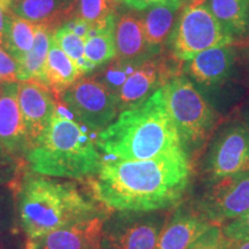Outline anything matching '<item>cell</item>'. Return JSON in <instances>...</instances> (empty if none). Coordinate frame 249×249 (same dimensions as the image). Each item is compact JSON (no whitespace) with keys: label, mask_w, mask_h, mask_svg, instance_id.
<instances>
[{"label":"cell","mask_w":249,"mask_h":249,"mask_svg":"<svg viewBox=\"0 0 249 249\" xmlns=\"http://www.w3.org/2000/svg\"><path fill=\"white\" fill-rule=\"evenodd\" d=\"M116 18L114 14L92 23V29L86 38L85 55L95 67L102 66L117 57Z\"/></svg>","instance_id":"cell-21"},{"label":"cell","mask_w":249,"mask_h":249,"mask_svg":"<svg viewBox=\"0 0 249 249\" xmlns=\"http://www.w3.org/2000/svg\"><path fill=\"white\" fill-rule=\"evenodd\" d=\"M17 223V203L13 189L0 185V235L15 231Z\"/></svg>","instance_id":"cell-29"},{"label":"cell","mask_w":249,"mask_h":249,"mask_svg":"<svg viewBox=\"0 0 249 249\" xmlns=\"http://www.w3.org/2000/svg\"><path fill=\"white\" fill-rule=\"evenodd\" d=\"M224 245L225 249H249V236L224 234Z\"/></svg>","instance_id":"cell-37"},{"label":"cell","mask_w":249,"mask_h":249,"mask_svg":"<svg viewBox=\"0 0 249 249\" xmlns=\"http://www.w3.org/2000/svg\"><path fill=\"white\" fill-rule=\"evenodd\" d=\"M102 249H107V248H104V247H103V248H102Z\"/></svg>","instance_id":"cell-43"},{"label":"cell","mask_w":249,"mask_h":249,"mask_svg":"<svg viewBox=\"0 0 249 249\" xmlns=\"http://www.w3.org/2000/svg\"><path fill=\"white\" fill-rule=\"evenodd\" d=\"M0 144L17 156L27 151V135L17 82L5 83L0 92Z\"/></svg>","instance_id":"cell-16"},{"label":"cell","mask_w":249,"mask_h":249,"mask_svg":"<svg viewBox=\"0 0 249 249\" xmlns=\"http://www.w3.org/2000/svg\"><path fill=\"white\" fill-rule=\"evenodd\" d=\"M12 5H13V0H0V46L2 44L9 18L13 14Z\"/></svg>","instance_id":"cell-35"},{"label":"cell","mask_w":249,"mask_h":249,"mask_svg":"<svg viewBox=\"0 0 249 249\" xmlns=\"http://www.w3.org/2000/svg\"><path fill=\"white\" fill-rule=\"evenodd\" d=\"M245 124L247 126V128L249 130V107L247 110L245 111Z\"/></svg>","instance_id":"cell-39"},{"label":"cell","mask_w":249,"mask_h":249,"mask_svg":"<svg viewBox=\"0 0 249 249\" xmlns=\"http://www.w3.org/2000/svg\"><path fill=\"white\" fill-rule=\"evenodd\" d=\"M35 37V23L26 18L12 14L6 28L2 48L7 50L8 54L18 62L30 51Z\"/></svg>","instance_id":"cell-24"},{"label":"cell","mask_w":249,"mask_h":249,"mask_svg":"<svg viewBox=\"0 0 249 249\" xmlns=\"http://www.w3.org/2000/svg\"><path fill=\"white\" fill-rule=\"evenodd\" d=\"M188 249H225L224 233L220 227L211 226L203 235Z\"/></svg>","instance_id":"cell-30"},{"label":"cell","mask_w":249,"mask_h":249,"mask_svg":"<svg viewBox=\"0 0 249 249\" xmlns=\"http://www.w3.org/2000/svg\"><path fill=\"white\" fill-rule=\"evenodd\" d=\"M120 1L124 2L130 8L138 9V11H144V9L156 5L171 6L174 8L181 7V0H120Z\"/></svg>","instance_id":"cell-33"},{"label":"cell","mask_w":249,"mask_h":249,"mask_svg":"<svg viewBox=\"0 0 249 249\" xmlns=\"http://www.w3.org/2000/svg\"><path fill=\"white\" fill-rule=\"evenodd\" d=\"M1 88H2V86H1V87H0V92H1Z\"/></svg>","instance_id":"cell-41"},{"label":"cell","mask_w":249,"mask_h":249,"mask_svg":"<svg viewBox=\"0 0 249 249\" xmlns=\"http://www.w3.org/2000/svg\"><path fill=\"white\" fill-rule=\"evenodd\" d=\"M179 75L174 74L169 64L164 60L149 59L134 71L121 87L119 98V111L127 110L147 99L156 90L163 87L172 77Z\"/></svg>","instance_id":"cell-13"},{"label":"cell","mask_w":249,"mask_h":249,"mask_svg":"<svg viewBox=\"0 0 249 249\" xmlns=\"http://www.w3.org/2000/svg\"><path fill=\"white\" fill-rule=\"evenodd\" d=\"M65 26H66L67 28H70V29L73 31V33H75L77 36L82 37L85 40L87 37L89 36L90 31H91V29H92L91 22H88V21L82 20V18H71L70 22H68L67 24H65Z\"/></svg>","instance_id":"cell-36"},{"label":"cell","mask_w":249,"mask_h":249,"mask_svg":"<svg viewBox=\"0 0 249 249\" xmlns=\"http://www.w3.org/2000/svg\"><path fill=\"white\" fill-rule=\"evenodd\" d=\"M114 35L119 59L147 61L156 55L149 48L145 39L142 18L134 13L121 15L116 23Z\"/></svg>","instance_id":"cell-17"},{"label":"cell","mask_w":249,"mask_h":249,"mask_svg":"<svg viewBox=\"0 0 249 249\" xmlns=\"http://www.w3.org/2000/svg\"><path fill=\"white\" fill-rule=\"evenodd\" d=\"M76 0H13L12 11L35 24L55 29L73 18Z\"/></svg>","instance_id":"cell-18"},{"label":"cell","mask_w":249,"mask_h":249,"mask_svg":"<svg viewBox=\"0 0 249 249\" xmlns=\"http://www.w3.org/2000/svg\"><path fill=\"white\" fill-rule=\"evenodd\" d=\"M24 246L18 230L0 235V249H24Z\"/></svg>","instance_id":"cell-34"},{"label":"cell","mask_w":249,"mask_h":249,"mask_svg":"<svg viewBox=\"0 0 249 249\" xmlns=\"http://www.w3.org/2000/svg\"><path fill=\"white\" fill-rule=\"evenodd\" d=\"M213 225L201 213L179 208L167 218L155 249H188Z\"/></svg>","instance_id":"cell-15"},{"label":"cell","mask_w":249,"mask_h":249,"mask_svg":"<svg viewBox=\"0 0 249 249\" xmlns=\"http://www.w3.org/2000/svg\"><path fill=\"white\" fill-rule=\"evenodd\" d=\"M24 249H28V248H26V246H24Z\"/></svg>","instance_id":"cell-44"},{"label":"cell","mask_w":249,"mask_h":249,"mask_svg":"<svg viewBox=\"0 0 249 249\" xmlns=\"http://www.w3.org/2000/svg\"><path fill=\"white\" fill-rule=\"evenodd\" d=\"M145 61L138 60H123L117 58L113 62H111L108 66L102 70L98 74L93 76V79L97 80L99 83L107 87L110 91L114 93H119L121 87L128 79V76L141 66Z\"/></svg>","instance_id":"cell-26"},{"label":"cell","mask_w":249,"mask_h":249,"mask_svg":"<svg viewBox=\"0 0 249 249\" xmlns=\"http://www.w3.org/2000/svg\"><path fill=\"white\" fill-rule=\"evenodd\" d=\"M90 130H103L119 112V98L93 77L77 80L57 98Z\"/></svg>","instance_id":"cell-7"},{"label":"cell","mask_w":249,"mask_h":249,"mask_svg":"<svg viewBox=\"0 0 249 249\" xmlns=\"http://www.w3.org/2000/svg\"><path fill=\"white\" fill-rule=\"evenodd\" d=\"M116 4L113 0H76L73 18H82L91 23L101 22L113 13Z\"/></svg>","instance_id":"cell-27"},{"label":"cell","mask_w":249,"mask_h":249,"mask_svg":"<svg viewBox=\"0 0 249 249\" xmlns=\"http://www.w3.org/2000/svg\"><path fill=\"white\" fill-rule=\"evenodd\" d=\"M247 34L249 35V12H248V30H247Z\"/></svg>","instance_id":"cell-40"},{"label":"cell","mask_w":249,"mask_h":249,"mask_svg":"<svg viewBox=\"0 0 249 249\" xmlns=\"http://www.w3.org/2000/svg\"><path fill=\"white\" fill-rule=\"evenodd\" d=\"M191 163L181 150L144 160L103 158L88 179L93 200L116 213H149L181 201L191 181Z\"/></svg>","instance_id":"cell-1"},{"label":"cell","mask_w":249,"mask_h":249,"mask_svg":"<svg viewBox=\"0 0 249 249\" xmlns=\"http://www.w3.org/2000/svg\"><path fill=\"white\" fill-rule=\"evenodd\" d=\"M113 1H116V2H118V1H119V0H113Z\"/></svg>","instance_id":"cell-42"},{"label":"cell","mask_w":249,"mask_h":249,"mask_svg":"<svg viewBox=\"0 0 249 249\" xmlns=\"http://www.w3.org/2000/svg\"><path fill=\"white\" fill-rule=\"evenodd\" d=\"M161 211L118 213L105 220L103 247L107 249H155L167 222Z\"/></svg>","instance_id":"cell-8"},{"label":"cell","mask_w":249,"mask_h":249,"mask_svg":"<svg viewBox=\"0 0 249 249\" xmlns=\"http://www.w3.org/2000/svg\"><path fill=\"white\" fill-rule=\"evenodd\" d=\"M57 99L49 127L24 154L28 166L33 172L51 178H91L98 172L103 157L96 138Z\"/></svg>","instance_id":"cell-4"},{"label":"cell","mask_w":249,"mask_h":249,"mask_svg":"<svg viewBox=\"0 0 249 249\" xmlns=\"http://www.w3.org/2000/svg\"><path fill=\"white\" fill-rule=\"evenodd\" d=\"M207 1L211 13L233 38L247 35L249 0H207Z\"/></svg>","instance_id":"cell-23"},{"label":"cell","mask_w":249,"mask_h":249,"mask_svg":"<svg viewBox=\"0 0 249 249\" xmlns=\"http://www.w3.org/2000/svg\"><path fill=\"white\" fill-rule=\"evenodd\" d=\"M96 144L107 158L121 160H151L183 149L163 88L121 111L116 121L98 132Z\"/></svg>","instance_id":"cell-2"},{"label":"cell","mask_w":249,"mask_h":249,"mask_svg":"<svg viewBox=\"0 0 249 249\" xmlns=\"http://www.w3.org/2000/svg\"><path fill=\"white\" fill-rule=\"evenodd\" d=\"M53 38L59 48L74 61L81 73L86 74L95 70V66L85 55L86 42L82 37L77 36L66 26H62L54 31Z\"/></svg>","instance_id":"cell-25"},{"label":"cell","mask_w":249,"mask_h":249,"mask_svg":"<svg viewBox=\"0 0 249 249\" xmlns=\"http://www.w3.org/2000/svg\"><path fill=\"white\" fill-rule=\"evenodd\" d=\"M211 181L249 170V130L245 123H234L220 130L207 158Z\"/></svg>","instance_id":"cell-10"},{"label":"cell","mask_w":249,"mask_h":249,"mask_svg":"<svg viewBox=\"0 0 249 249\" xmlns=\"http://www.w3.org/2000/svg\"><path fill=\"white\" fill-rule=\"evenodd\" d=\"M179 8L165 5L152 6L142 18L143 29L149 48L158 54L169 42L171 34L177 22V12Z\"/></svg>","instance_id":"cell-22"},{"label":"cell","mask_w":249,"mask_h":249,"mask_svg":"<svg viewBox=\"0 0 249 249\" xmlns=\"http://www.w3.org/2000/svg\"><path fill=\"white\" fill-rule=\"evenodd\" d=\"M200 213L213 224L231 222L249 210V170L213 181L200 202Z\"/></svg>","instance_id":"cell-9"},{"label":"cell","mask_w":249,"mask_h":249,"mask_svg":"<svg viewBox=\"0 0 249 249\" xmlns=\"http://www.w3.org/2000/svg\"><path fill=\"white\" fill-rule=\"evenodd\" d=\"M82 75L83 74L74 61L59 48L52 37L46 60L44 83L49 87L54 97L58 98Z\"/></svg>","instance_id":"cell-19"},{"label":"cell","mask_w":249,"mask_h":249,"mask_svg":"<svg viewBox=\"0 0 249 249\" xmlns=\"http://www.w3.org/2000/svg\"><path fill=\"white\" fill-rule=\"evenodd\" d=\"M161 88L182 145H200L209 136L216 121L211 105L185 75L172 77Z\"/></svg>","instance_id":"cell-5"},{"label":"cell","mask_w":249,"mask_h":249,"mask_svg":"<svg viewBox=\"0 0 249 249\" xmlns=\"http://www.w3.org/2000/svg\"><path fill=\"white\" fill-rule=\"evenodd\" d=\"M26 164L27 161L0 144V185L14 188L24 174Z\"/></svg>","instance_id":"cell-28"},{"label":"cell","mask_w":249,"mask_h":249,"mask_svg":"<svg viewBox=\"0 0 249 249\" xmlns=\"http://www.w3.org/2000/svg\"><path fill=\"white\" fill-rule=\"evenodd\" d=\"M107 218L102 213L79 220L36 240H26L28 249H102Z\"/></svg>","instance_id":"cell-12"},{"label":"cell","mask_w":249,"mask_h":249,"mask_svg":"<svg viewBox=\"0 0 249 249\" xmlns=\"http://www.w3.org/2000/svg\"><path fill=\"white\" fill-rule=\"evenodd\" d=\"M233 39L208 5L202 4L182 7L167 45L174 58L188 61L205 50L232 44Z\"/></svg>","instance_id":"cell-6"},{"label":"cell","mask_w":249,"mask_h":249,"mask_svg":"<svg viewBox=\"0 0 249 249\" xmlns=\"http://www.w3.org/2000/svg\"><path fill=\"white\" fill-rule=\"evenodd\" d=\"M223 233L225 235H241L249 236V210L242 216L235 218L227 223L222 229Z\"/></svg>","instance_id":"cell-32"},{"label":"cell","mask_w":249,"mask_h":249,"mask_svg":"<svg viewBox=\"0 0 249 249\" xmlns=\"http://www.w3.org/2000/svg\"><path fill=\"white\" fill-rule=\"evenodd\" d=\"M13 189L18 226L36 240L71 224L99 214L95 201L71 181L24 173Z\"/></svg>","instance_id":"cell-3"},{"label":"cell","mask_w":249,"mask_h":249,"mask_svg":"<svg viewBox=\"0 0 249 249\" xmlns=\"http://www.w3.org/2000/svg\"><path fill=\"white\" fill-rule=\"evenodd\" d=\"M53 34V28L35 24L33 48L18 62V81L36 80L44 83L46 60Z\"/></svg>","instance_id":"cell-20"},{"label":"cell","mask_w":249,"mask_h":249,"mask_svg":"<svg viewBox=\"0 0 249 249\" xmlns=\"http://www.w3.org/2000/svg\"><path fill=\"white\" fill-rule=\"evenodd\" d=\"M205 4V0H181V7H186V6H196Z\"/></svg>","instance_id":"cell-38"},{"label":"cell","mask_w":249,"mask_h":249,"mask_svg":"<svg viewBox=\"0 0 249 249\" xmlns=\"http://www.w3.org/2000/svg\"><path fill=\"white\" fill-rule=\"evenodd\" d=\"M18 82V62L0 46V83Z\"/></svg>","instance_id":"cell-31"},{"label":"cell","mask_w":249,"mask_h":249,"mask_svg":"<svg viewBox=\"0 0 249 249\" xmlns=\"http://www.w3.org/2000/svg\"><path fill=\"white\" fill-rule=\"evenodd\" d=\"M235 58L236 51L232 44L217 46L196 54L187 61L183 71L196 85L218 86L231 75Z\"/></svg>","instance_id":"cell-14"},{"label":"cell","mask_w":249,"mask_h":249,"mask_svg":"<svg viewBox=\"0 0 249 249\" xmlns=\"http://www.w3.org/2000/svg\"><path fill=\"white\" fill-rule=\"evenodd\" d=\"M18 104L27 135V149L44 133L51 123L57 101L43 82L36 80L20 81Z\"/></svg>","instance_id":"cell-11"}]
</instances>
